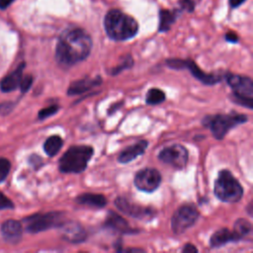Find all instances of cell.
<instances>
[{
	"label": "cell",
	"mask_w": 253,
	"mask_h": 253,
	"mask_svg": "<svg viewBox=\"0 0 253 253\" xmlns=\"http://www.w3.org/2000/svg\"><path fill=\"white\" fill-rule=\"evenodd\" d=\"M104 28L111 40L122 42L132 39L138 32L137 22L121 10H110L104 19Z\"/></svg>",
	"instance_id": "obj_2"
},
{
	"label": "cell",
	"mask_w": 253,
	"mask_h": 253,
	"mask_svg": "<svg viewBox=\"0 0 253 253\" xmlns=\"http://www.w3.org/2000/svg\"><path fill=\"white\" fill-rule=\"evenodd\" d=\"M251 223L245 218H238L233 226V232L236 234L238 239H242L246 235H248L251 231Z\"/></svg>",
	"instance_id": "obj_23"
},
{
	"label": "cell",
	"mask_w": 253,
	"mask_h": 253,
	"mask_svg": "<svg viewBox=\"0 0 253 253\" xmlns=\"http://www.w3.org/2000/svg\"><path fill=\"white\" fill-rule=\"evenodd\" d=\"M182 251H183V252H189V253H191V252L196 253V252H198V248H197L195 245L188 243V244H186V245L183 247Z\"/></svg>",
	"instance_id": "obj_34"
},
{
	"label": "cell",
	"mask_w": 253,
	"mask_h": 253,
	"mask_svg": "<svg viewBox=\"0 0 253 253\" xmlns=\"http://www.w3.org/2000/svg\"><path fill=\"white\" fill-rule=\"evenodd\" d=\"M63 145V139L59 135H51L47 137L43 143V150L49 157L55 156Z\"/></svg>",
	"instance_id": "obj_21"
},
{
	"label": "cell",
	"mask_w": 253,
	"mask_h": 253,
	"mask_svg": "<svg viewBox=\"0 0 253 253\" xmlns=\"http://www.w3.org/2000/svg\"><path fill=\"white\" fill-rule=\"evenodd\" d=\"M3 239L10 243L16 244L21 240L23 234V226L19 220L7 219L1 224L0 228Z\"/></svg>",
	"instance_id": "obj_14"
},
{
	"label": "cell",
	"mask_w": 253,
	"mask_h": 253,
	"mask_svg": "<svg viewBox=\"0 0 253 253\" xmlns=\"http://www.w3.org/2000/svg\"><path fill=\"white\" fill-rule=\"evenodd\" d=\"M15 103L14 102H3L0 104V115L1 116H6L8 115L14 108Z\"/></svg>",
	"instance_id": "obj_30"
},
{
	"label": "cell",
	"mask_w": 253,
	"mask_h": 253,
	"mask_svg": "<svg viewBox=\"0 0 253 253\" xmlns=\"http://www.w3.org/2000/svg\"><path fill=\"white\" fill-rule=\"evenodd\" d=\"M158 159L175 169L182 170L188 163L189 152L185 146L175 143L163 148L158 153Z\"/></svg>",
	"instance_id": "obj_10"
},
{
	"label": "cell",
	"mask_w": 253,
	"mask_h": 253,
	"mask_svg": "<svg viewBox=\"0 0 253 253\" xmlns=\"http://www.w3.org/2000/svg\"><path fill=\"white\" fill-rule=\"evenodd\" d=\"M14 209V203L2 192H0V210H12Z\"/></svg>",
	"instance_id": "obj_29"
},
{
	"label": "cell",
	"mask_w": 253,
	"mask_h": 253,
	"mask_svg": "<svg viewBox=\"0 0 253 253\" xmlns=\"http://www.w3.org/2000/svg\"><path fill=\"white\" fill-rule=\"evenodd\" d=\"M200 213L193 205L180 207L172 215L171 228L175 234H181L192 227L198 220Z\"/></svg>",
	"instance_id": "obj_8"
},
{
	"label": "cell",
	"mask_w": 253,
	"mask_h": 253,
	"mask_svg": "<svg viewBox=\"0 0 253 253\" xmlns=\"http://www.w3.org/2000/svg\"><path fill=\"white\" fill-rule=\"evenodd\" d=\"M148 146L147 140H139L136 143L127 146L118 156V161L122 164L129 163L138 156L142 155Z\"/></svg>",
	"instance_id": "obj_16"
},
{
	"label": "cell",
	"mask_w": 253,
	"mask_h": 253,
	"mask_svg": "<svg viewBox=\"0 0 253 253\" xmlns=\"http://www.w3.org/2000/svg\"><path fill=\"white\" fill-rule=\"evenodd\" d=\"M166 65L172 69H184L187 68L190 70L192 75L206 85H214L221 80L220 76L205 73L202 69L191 59H179V58H170L166 60Z\"/></svg>",
	"instance_id": "obj_9"
},
{
	"label": "cell",
	"mask_w": 253,
	"mask_h": 253,
	"mask_svg": "<svg viewBox=\"0 0 253 253\" xmlns=\"http://www.w3.org/2000/svg\"><path fill=\"white\" fill-rule=\"evenodd\" d=\"M177 17V12L175 11H169V10H161L159 14V26L158 31L163 33L167 32L172 24L175 22Z\"/></svg>",
	"instance_id": "obj_22"
},
{
	"label": "cell",
	"mask_w": 253,
	"mask_h": 253,
	"mask_svg": "<svg viewBox=\"0 0 253 253\" xmlns=\"http://www.w3.org/2000/svg\"><path fill=\"white\" fill-rule=\"evenodd\" d=\"M248 121V117L244 114H217L207 116L203 119L204 126L211 129L212 135L216 139H222L228 130L242 125Z\"/></svg>",
	"instance_id": "obj_5"
},
{
	"label": "cell",
	"mask_w": 253,
	"mask_h": 253,
	"mask_svg": "<svg viewBox=\"0 0 253 253\" xmlns=\"http://www.w3.org/2000/svg\"><path fill=\"white\" fill-rule=\"evenodd\" d=\"M213 192L215 197L223 203H237L243 196V188L239 181L228 170L218 172L214 181Z\"/></svg>",
	"instance_id": "obj_4"
},
{
	"label": "cell",
	"mask_w": 253,
	"mask_h": 253,
	"mask_svg": "<svg viewBox=\"0 0 253 253\" xmlns=\"http://www.w3.org/2000/svg\"><path fill=\"white\" fill-rule=\"evenodd\" d=\"M75 202L79 205L95 209H102L107 205V199L105 198V196L94 193L81 194L76 197Z\"/></svg>",
	"instance_id": "obj_20"
},
{
	"label": "cell",
	"mask_w": 253,
	"mask_h": 253,
	"mask_svg": "<svg viewBox=\"0 0 253 253\" xmlns=\"http://www.w3.org/2000/svg\"><path fill=\"white\" fill-rule=\"evenodd\" d=\"M102 83V79L100 76H97L96 78H84V79H79L74 82H72L67 90V94L69 96L73 95H80L91 88L98 86Z\"/></svg>",
	"instance_id": "obj_18"
},
{
	"label": "cell",
	"mask_w": 253,
	"mask_h": 253,
	"mask_svg": "<svg viewBox=\"0 0 253 253\" xmlns=\"http://www.w3.org/2000/svg\"><path fill=\"white\" fill-rule=\"evenodd\" d=\"M238 237L233 232V230H229L228 228H221L215 231L210 238V245L212 248H217L225 245L228 242H236L238 241Z\"/></svg>",
	"instance_id": "obj_19"
},
{
	"label": "cell",
	"mask_w": 253,
	"mask_h": 253,
	"mask_svg": "<svg viewBox=\"0 0 253 253\" xmlns=\"http://www.w3.org/2000/svg\"><path fill=\"white\" fill-rule=\"evenodd\" d=\"M225 40H226L227 42H229L235 43V42H238V37H237L236 34H234V33H232V32H228V33L225 35Z\"/></svg>",
	"instance_id": "obj_33"
},
{
	"label": "cell",
	"mask_w": 253,
	"mask_h": 253,
	"mask_svg": "<svg viewBox=\"0 0 253 253\" xmlns=\"http://www.w3.org/2000/svg\"><path fill=\"white\" fill-rule=\"evenodd\" d=\"M245 0H229V4L232 8H236L238 6H240Z\"/></svg>",
	"instance_id": "obj_36"
},
{
	"label": "cell",
	"mask_w": 253,
	"mask_h": 253,
	"mask_svg": "<svg viewBox=\"0 0 253 253\" xmlns=\"http://www.w3.org/2000/svg\"><path fill=\"white\" fill-rule=\"evenodd\" d=\"M11 170V162L4 157H0V183L4 182Z\"/></svg>",
	"instance_id": "obj_25"
},
{
	"label": "cell",
	"mask_w": 253,
	"mask_h": 253,
	"mask_svg": "<svg viewBox=\"0 0 253 253\" xmlns=\"http://www.w3.org/2000/svg\"><path fill=\"white\" fill-rule=\"evenodd\" d=\"M226 81L232 89V99L236 104L252 109L253 82L250 77L227 73Z\"/></svg>",
	"instance_id": "obj_6"
},
{
	"label": "cell",
	"mask_w": 253,
	"mask_h": 253,
	"mask_svg": "<svg viewBox=\"0 0 253 253\" xmlns=\"http://www.w3.org/2000/svg\"><path fill=\"white\" fill-rule=\"evenodd\" d=\"M59 107L57 105H50L48 107H45L39 111L38 113V119L39 120H45L46 118H49L57 113Z\"/></svg>",
	"instance_id": "obj_26"
},
{
	"label": "cell",
	"mask_w": 253,
	"mask_h": 253,
	"mask_svg": "<svg viewBox=\"0 0 253 253\" xmlns=\"http://www.w3.org/2000/svg\"><path fill=\"white\" fill-rule=\"evenodd\" d=\"M161 174L154 168H144L139 170L133 179L134 186L142 192L152 193L161 184Z\"/></svg>",
	"instance_id": "obj_11"
},
{
	"label": "cell",
	"mask_w": 253,
	"mask_h": 253,
	"mask_svg": "<svg viewBox=\"0 0 253 253\" xmlns=\"http://www.w3.org/2000/svg\"><path fill=\"white\" fill-rule=\"evenodd\" d=\"M25 67H26V63L21 62L15 70H13L11 73L3 77V79L0 82V90L4 93H9L18 89L23 76V70Z\"/></svg>",
	"instance_id": "obj_15"
},
{
	"label": "cell",
	"mask_w": 253,
	"mask_h": 253,
	"mask_svg": "<svg viewBox=\"0 0 253 253\" xmlns=\"http://www.w3.org/2000/svg\"><path fill=\"white\" fill-rule=\"evenodd\" d=\"M58 228H60L62 238L67 242L80 243L86 239V231L79 222L64 221Z\"/></svg>",
	"instance_id": "obj_13"
},
{
	"label": "cell",
	"mask_w": 253,
	"mask_h": 253,
	"mask_svg": "<svg viewBox=\"0 0 253 253\" xmlns=\"http://www.w3.org/2000/svg\"><path fill=\"white\" fill-rule=\"evenodd\" d=\"M94 154L90 145H72L58 160V169L64 174H79L86 170Z\"/></svg>",
	"instance_id": "obj_3"
},
{
	"label": "cell",
	"mask_w": 253,
	"mask_h": 253,
	"mask_svg": "<svg viewBox=\"0 0 253 253\" xmlns=\"http://www.w3.org/2000/svg\"><path fill=\"white\" fill-rule=\"evenodd\" d=\"M33 82H34V77L31 74L23 75L22 79H21V82H20V85H19L21 93L22 94L27 93L30 90V88L32 87Z\"/></svg>",
	"instance_id": "obj_27"
},
{
	"label": "cell",
	"mask_w": 253,
	"mask_h": 253,
	"mask_svg": "<svg viewBox=\"0 0 253 253\" xmlns=\"http://www.w3.org/2000/svg\"><path fill=\"white\" fill-rule=\"evenodd\" d=\"M180 4L182 8L187 10L188 12H192L195 8V3L193 0H180Z\"/></svg>",
	"instance_id": "obj_32"
},
{
	"label": "cell",
	"mask_w": 253,
	"mask_h": 253,
	"mask_svg": "<svg viewBox=\"0 0 253 253\" xmlns=\"http://www.w3.org/2000/svg\"><path fill=\"white\" fill-rule=\"evenodd\" d=\"M115 205L119 211L136 219H151L156 214V211L154 209L138 206L122 197H118L115 200Z\"/></svg>",
	"instance_id": "obj_12"
},
{
	"label": "cell",
	"mask_w": 253,
	"mask_h": 253,
	"mask_svg": "<svg viewBox=\"0 0 253 253\" xmlns=\"http://www.w3.org/2000/svg\"><path fill=\"white\" fill-rule=\"evenodd\" d=\"M25 228L30 233H39L53 227H59L64 222V214L59 211L35 213L23 219Z\"/></svg>",
	"instance_id": "obj_7"
},
{
	"label": "cell",
	"mask_w": 253,
	"mask_h": 253,
	"mask_svg": "<svg viewBox=\"0 0 253 253\" xmlns=\"http://www.w3.org/2000/svg\"><path fill=\"white\" fill-rule=\"evenodd\" d=\"M132 65H133V60H132V58L128 55V56H126V58L125 59V61H124V62H122L120 65H118V66H116L115 68H113V69H112L111 74L116 75V74H118V73L122 72V70H124V69L130 68Z\"/></svg>",
	"instance_id": "obj_28"
},
{
	"label": "cell",
	"mask_w": 253,
	"mask_h": 253,
	"mask_svg": "<svg viewBox=\"0 0 253 253\" xmlns=\"http://www.w3.org/2000/svg\"><path fill=\"white\" fill-rule=\"evenodd\" d=\"M166 99L165 93L158 88H151L147 91L145 102L147 105H158L164 102Z\"/></svg>",
	"instance_id": "obj_24"
},
{
	"label": "cell",
	"mask_w": 253,
	"mask_h": 253,
	"mask_svg": "<svg viewBox=\"0 0 253 253\" xmlns=\"http://www.w3.org/2000/svg\"><path fill=\"white\" fill-rule=\"evenodd\" d=\"M15 0H0V9L4 10L8 8Z\"/></svg>",
	"instance_id": "obj_35"
},
{
	"label": "cell",
	"mask_w": 253,
	"mask_h": 253,
	"mask_svg": "<svg viewBox=\"0 0 253 253\" xmlns=\"http://www.w3.org/2000/svg\"><path fill=\"white\" fill-rule=\"evenodd\" d=\"M93 46L89 34L75 28L61 34L55 47V60L62 67H70L88 57Z\"/></svg>",
	"instance_id": "obj_1"
},
{
	"label": "cell",
	"mask_w": 253,
	"mask_h": 253,
	"mask_svg": "<svg viewBox=\"0 0 253 253\" xmlns=\"http://www.w3.org/2000/svg\"><path fill=\"white\" fill-rule=\"evenodd\" d=\"M105 226L113 229L115 231H118L120 233H124V234H129V233H134L136 232L133 228H131L129 226V224L126 222V220L122 217L121 215H119L118 213L114 212V211H110L106 221H105Z\"/></svg>",
	"instance_id": "obj_17"
},
{
	"label": "cell",
	"mask_w": 253,
	"mask_h": 253,
	"mask_svg": "<svg viewBox=\"0 0 253 253\" xmlns=\"http://www.w3.org/2000/svg\"><path fill=\"white\" fill-rule=\"evenodd\" d=\"M29 162H30V164H31L32 166H34L36 169H38L39 167H41L42 164V158H41L39 155H36V154H33V155L30 156Z\"/></svg>",
	"instance_id": "obj_31"
}]
</instances>
